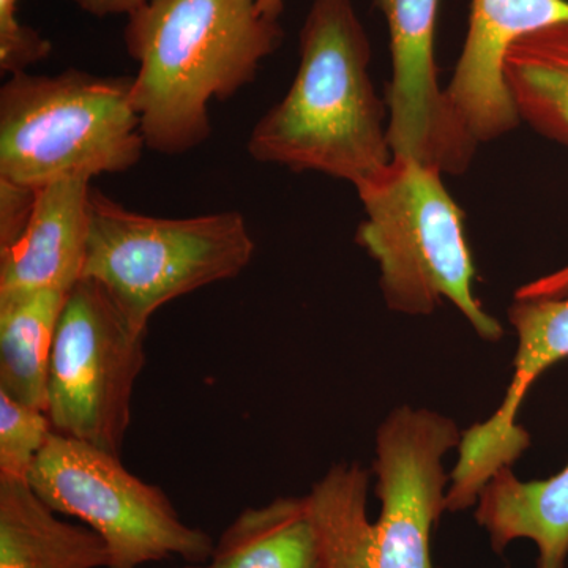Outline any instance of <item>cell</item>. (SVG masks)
<instances>
[{"label": "cell", "instance_id": "obj_1", "mask_svg": "<svg viewBox=\"0 0 568 568\" xmlns=\"http://www.w3.org/2000/svg\"><path fill=\"white\" fill-rule=\"evenodd\" d=\"M462 436L437 410L396 406L377 426L372 470L332 466L306 495L325 568H439L432 536L447 511L444 459Z\"/></svg>", "mask_w": 568, "mask_h": 568}, {"label": "cell", "instance_id": "obj_2", "mask_svg": "<svg viewBox=\"0 0 568 568\" xmlns=\"http://www.w3.org/2000/svg\"><path fill=\"white\" fill-rule=\"evenodd\" d=\"M132 103L145 149L181 155L211 138L209 106L256 78L283 40L257 0H148L126 17Z\"/></svg>", "mask_w": 568, "mask_h": 568}, {"label": "cell", "instance_id": "obj_3", "mask_svg": "<svg viewBox=\"0 0 568 568\" xmlns=\"http://www.w3.org/2000/svg\"><path fill=\"white\" fill-rule=\"evenodd\" d=\"M286 95L250 133L257 163L361 185L390 162L386 99L369 77L372 43L353 0H312Z\"/></svg>", "mask_w": 568, "mask_h": 568}, {"label": "cell", "instance_id": "obj_4", "mask_svg": "<svg viewBox=\"0 0 568 568\" xmlns=\"http://www.w3.org/2000/svg\"><path fill=\"white\" fill-rule=\"evenodd\" d=\"M443 175L417 160L392 156L355 186L366 215L355 241L379 265L381 294L390 312L432 316L450 302L484 342H500L503 324L474 294L477 268L465 212Z\"/></svg>", "mask_w": 568, "mask_h": 568}, {"label": "cell", "instance_id": "obj_5", "mask_svg": "<svg viewBox=\"0 0 568 568\" xmlns=\"http://www.w3.org/2000/svg\"><path fill=\"white\" fill-rule=\"evenodd\" d=\"M145 149L132 77L69 69L11 74L0 89V179L40 190L140 163Z\"/></svg>", "mask_w": 568, "mask_h": 568}, {"label": "cell", "instance_id": "obj_6", "mask_svg": "<svg viewBox=\"0 0 568 568\" xmlns=\"http://www.w3.org/2000/svg\"><path fill=\"white\" fill-rule=\"evenodd\" d=\"M254 242L237 211L162 219L130 211L91 189L82 278L99 283L134 331L156 310L209 284L235 278Z\"/></svg>", "mask_w": 568, "mask_h": 568}, {"label": "cell", "instance_id": "obj_7", "mask_svg": "<svg viewBox=\"0 0 568 568\" xmlns=\"http://www.w3.org/2000/svg\"><path fill=\"white\" fill-rule=\"evenodd\" d=\"M55 514L81 519L110 551V568L182 558L211 559L212 537L185 525L170 497L122 465L121 457L52 432L28 478Z\"/></svg>", "mask_w": 568, "mask_h": 568}, {"label": "cell", "instance_id": "obj_8", "mask_svg": "<svg viewBox=\"0 0 568 568\" xmlns=\"http://www.w3.org/2000/svg\"><path fill=\"white\" fill-rule=\"evenodd\" d=\"M144 342L106 291L82 278L67 297L52 345V429L121 457L134 384L145 365Z\"/></svg>", "mask_w": 568, "mask_h": 568}, {"label": "cell", "instance_id": "obj_9", "mask_svg": "<svg viewBox=\"0 0 568 568\" xmlns=\"http://www.w3.org/2000/svg\"><path fill=\"white\" fill-rule=\"evenodd\" d=\"M387 22L392 80L386 92L388 142L395 156L443 174L469 170L478 149L440 88L436 32L440 0H373Z\"/></svg>", "mask_w": 568, "mask_h": 568}, {"label": "cell", "instance_id": "obj_10", "mask_svg": "<svg viewBox=\"0 0 568 568\" xmlns=\"http://www.w3.org/2000/svg\"><path fill=\"white\" fill-rule=\"evenodd\" d=\"M507 317L518 339L514 376L491 417L463 432L447 491V506L455 514L476 506L488 481L528 450L529 433L517 422L523 402L538 377L568 358V294L514 297Z\"/></svg>", "mask_w": 568, "mask_h": 568}, {"label": "cell", "instance_id": "obj_11", "mask_svg": "<svg viewBox=\"0 0 568 568\" xmlns=\"http://www.w3.org/2000/svg\"><path fill=\"white\" fill-rule=\"evenodd\" d=\"M567 22L568 0H470L469 28L446 93L478 144L499 140L521 123L506 81L514 44Z\"/></svg>", "mask_w": 568, "mask_h": 568}, {"label": "cell", "instance_id": "obj_12", "mask_svg": "<svg viewBox=\"0 0 568 568\" xmlns=\"http://www.w3.org/2000/svg\"><path fill=\"white\" fill-rule=\"evenodd\" d=\"M91 182L62 181L37 190L31 222L0 252V298L71 290L82 280Z\"/></svg>", "mask_w": 568, "mask_h": 568}, {"label": "cell", "instance_id": "obj_13", "mask_svg": "<svg viewBox=\"0 0 568 568\" xmlns=\"http://www.w3.org/2000/svg\"><path fill=\"white\" fill-rule=\"evenodd\" d=\"M506 81L521 122L549 141L568 145V22L517 41L506 59ZM568 294V264L538 276L514 297Z\"/></svg>", "mask_w": 568, "mask_h": 568}, {"label": "cell", "instance_id": "obj_14", "mask_svg": "<svg viewBox=\"0 0 568 568\" xmlns=\"http://www.w3.org/2000/svg\"><path fill=\"white\" fill-rule=\"evenodd\" d=\"M474 508V518L497 555L514 541L528 540L536 547V568L567 567L568 462L541 480H521L514 467L500 469Z\"/></svg>", "mask_w": 568, "mask_h": 568}, {"label": "cell", "instance_id": "obj_15", "mask_svg": "<svg viewBox=\"0 0 568 568\" xmlns=\"http://www.w3.org/2000/svg\"><path fill=\"white\" fill-rule=\"evenodd\" d=\"M0 568H110L103 538L58 518L28 480L0 476Z\"/></svg>", "mask_w": 568, "mask_h": 568}, {"label": "cell", "instance_id": "obj_16", "mask_svg": "<svg viewBox=\"0 0 568 568\" xmlns=\"http://www.w3.org/2000/svg\"><path fill=\"white\" fill-rule=\"evenodd\" d=\"M205 568H325L308 496L245 508L224 530Z\"/></svg>", "mask_w": 568, "mask_h": 568}, {"label": "cell", "instance_id": "obj_17", "mask_svg": "<svg viewBox=\"0 0 568 568\" xmlns=\"http://www.w3.org/2000/svg\"><path fill=\"white\" fill-rule=\"evenodd\" d=\"M69 294L62 291L0 298V392L47 410L48 368Z\"/></svg>", "mask_w": 568, "mask_h": 568}, {"label": "cell", "instance_id": "obj_18", "mask_svg": "<svg viewBox=\"0 0 568 568\" xmlns=\"http://www.w3.org/2000/svg\"><path fill=\"white\" fill-rule=\"evenodd\" d=\"M52 429L47 410L0 392V476L28 480Z\"/></svg>", "mask_w": 568, "mask_h": 568}, {"label": "cell", "instance_id": "obj_19", "mask_svg": "<svg viewBox=\"0 0 568 568\" xmlns=\"http://www.w3.org/2000/svg\"><path fill=\"white\" fill-rule=\"evenodd\" d=\"M20 0H0V70L17 74L28 71L51 54L50 40L20 20Z\"/></svg>", "mask_w": 568, "mask_h": 568}, {"label": "cell", "instance_id": "obj_20", "mask_svg": "<svg viewBox=\"0 0 568 568\" xmlns=\"http://www.w3.org/2000/svg\"><path fill=\"white\" fill-rule=\"evenodd\" d=\"M37 190L0 179V252L24 233L36 207Z\"/></svg>", "mask_w": 568, "mask_h": 568}, {"label": "cell", "instance_id": "obj_21", "mask_svg": "<svg viewBox=\"0 0 568 568\" xmlns=\"http://www.w3.org/2000/svg\"><path fill=\"white\" fill-rule=\"evenodd\" d=\"M145 2L148 0H74L82 11L97 18L119 17V14L129 17Z\"/></svg>", "mask_w": 568, "mask_h": 568}, {"label": "cell", "instance_id": "obj_22", "mask_svg": "<svg viewBox=\"0 0 568 568\" xmlns=\"http://www.w3.org/2000/svg\"><path fill=\"white\" fill-rule=\"evenodd\" d=\"M257 3H260L261 10H263L265 14L276 18V20H278L284 9V0H257Z\"/></svg>", "mask_w": 568, "mask_h": 568}, {"label": "cell", "instance_id": "obj_23", "mask_svg": "<svg viewBox=\"0 0 568 568\" xmlns=\"http://www.w3.org/2000/svg\"><path fill=\"white\" fill-rule=\"evenodd\" d=\"M182 568H205V567H200V566H189V567H182Z\"/></svg>", "mask_w": 568, "mask_h": 568}]
</instances>
